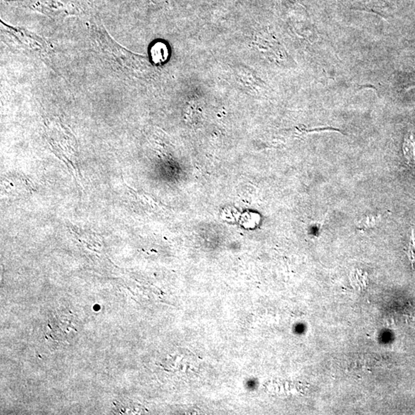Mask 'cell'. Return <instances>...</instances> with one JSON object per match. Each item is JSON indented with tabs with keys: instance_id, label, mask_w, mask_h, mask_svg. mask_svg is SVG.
Instances as JSON below:
<instances>
[{
	"instance_id": "3957f363",
	"label": "cell",
	"mask_w": 415,
	"mask_h": 415,
	"mask_svg": "<svg viewBox=\"0 0 415 415\" xmlns=\"http://www.w3.org/2000/svg\"><path fill=\"white\" fill-rule=\"evenodd\" d=\"M406 254L412 262V268L415 271V237L413 229L412 230L410 241H409V248L406 251Z\"/></svg>"
},
{
	"instance_id": "7a4b0ae2",
	"label": "cell",
	"mask_w": 415,
	"mask_h": 415,
	"mask_svg": "<svg viewBox=\"0 0 415 415\" xmlns=\"http://www.w3.org/2000/svg\"><path fill=\"white\" fill-rule=\"evenodd\" d=\"M381 219V215H368L365 218H361L358 223V228L361 231H366L368 229L375 228Z\"/></svg>"
},
{
	"instance_id": "277c9868",
	"label": "cell",
	"mask_w": 415,
	"mask_h": 415,
	"mask_svg": "<svg viewBox=\"0 0 415 415\" xmlns=\"http://www.w3.org/2000/svg\"><path fill=\"white\" fill-rule=\"evenodd\" d=\"M324 219L321 221H317V222H314L311 224L309 228H310L311 234L313 235H317L318 236L319 233L322 228L323 224H324Z\"/></svg>"
},
{
	"instance_id": "6da1fadb",
	"label": "cell",
	"mask_w": 415,
	"mask_h": 415,
	"mask_svg": "<svg viewBox=\"0 0 415 415\" xmlns=\"http://www.w3.org/2000/svg\"><path fill=\"white\" fill-rule=\"evenodd\" d=\"M403 152L409 166L415 163V142L412 133H409L405 138L403 144Z\"/></svg>"
}]
</instances>
